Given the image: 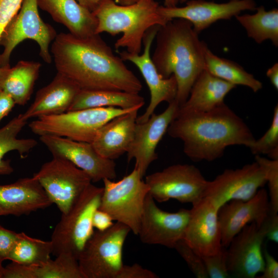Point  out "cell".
<instances>
[{"label": "cell", "instance_id": "cell-1", "mask_svg": "<svg viewBox=\"0 0 278 278\" xmlns=\"http://www.w3.org/2000/svg\"><path fill=\"white\" fill-rule=\"evenodd\" d=\"M51 53L59 73L81 90H109L139 93L142 84L99 36L79 38L57 34Z\"/></svg>", "mask_w": 278, "mask_h": 278}, {"label": "cell", "instance_id": "cell-2", "mask_svg": "<svg viewBox=\"0 0 278 278\" xmlns=\"http://www.w3.org/2000/svg\"><path fill=\"white\" fill-rule=\"evenodd\" d=\"M167 132L183 142L184 153L193 161L215 160L227 147L249 148L255 140L244 121L224 102L207 112L177 116Z\"/></svg>", "mask_w": 278, "mask_h": 278}, {"label": "cell", "instance_id": "cell-3", "mask_svg": "<svg viewBox=\"0 0 278 278\" xmlns=\"http://www.w3.org/2000/svg\"><path fill=\"white\" fill-rule=\"evenodd\" d=\"M198 34L187 20L174 19L160 26L155 37L151 59L163 77L175 76V100L179 107L186 101L194 83L205 69L207 46Z\"/></svg>", "mask_w": 278, "mask_h": 278}, {"label": "cell", "instance_id": "cell-4", "mask_svg": "<svg viewBox=\"0 0 278 278\" xmlns=\"http://www.w3.org/2000/svg\"><path fill=\"white\" fill-rule=\"evenodd\" d=\"M159 6L155 0H138L127 5L102 0L92 11L97 20L95 33L107 32L114 36L122 33L114 44L115 48H126L128 53L140 54L146 31L169 21L159 13Z\"/></svg>", "mask_w": 278, "mask_h": 278}, {"label": "cell", "instance_id": "cell-5", "mask_svg": "<svg viewBox=\"0 0 278 278\" xmlns=\"http://www.w3.org/2000/svg\"><path fill=\"white\" fill-rule=\"evenodd\" d=\"M103 187L90 184L55 226L50 241L52 254L73 255L77 260L94 232L92 218L98 208Z\"/></svg>", "mask_w": 278, "mask_h": 278}, {"label": "cell", "instance_id": "cell-6", "mask_svg": "<svg viewBox=\"0 0 278 278\" xmlns=\"http://www.w3.org/2000/svg\"><path fill=\"white\" fill-rule=\"evenodd\" d=\"M136 108L117 107L88 108L38 117L28 125L40 136L53 135L91 143L99 129L108 121Z\"/></svg>", "mask_w": 278, "mask_h": 278}, {"label": "cell", "instance_id": "cell-7", "mask_svg": "<svg viewBox=\"0 0 278 278\" xmlns=\"http://www.w3.org/2000/svg\"><path fill=\"white\" fill-rule=\"evenodd\" d=\"M130 231L116 222L108 229L94 231L78 259L83 278H116L124 265L123 246Z\"/></svg>", "mask_w": 278, "mask_h": 278}, {"label": "cell", "instance_id": "cell-8", "mask_svg": "<svg viewBox=\"0 0 278 278\" xmlns=\"http://www.w3.org/2000/svg\"><path fill=\"white\" fill-rule=\"evenodd\" d=\"M142 179L134 167L130 173L118 181L103 179L104 186L98 207L113 220L126 225L137 235L144 200L149 190Z\"/></svg>", "mask_w": 278, "mask_h": 278}, {"label": "cell", "instance_id": "cell-9", "mask_svg": "<svg viewBox=\"0 0 278 278\" xmlns=\"http://www.w3.org/2000/svg\"><path fill=\"white\" fill-rule=\"evenodd\" d=\"M38 7L37 0H23L19 11L5 28L0 38V44L4 47L0 55V66H10L13 50L26 39L36 41L41 57L46 63H51L49 45L57 34L50 25L42 20Z\"/></svg>", "mask_w": 278, "mask_h": 278}, {"label": "cell", "instance_id": "cell-10", "mask_svg": "<svg viewBox=\"0 0 278 278\" xmlns=\"http://www.w3.org/2000/svg\"><path fill=\"white\" fill-rule=\"evenodd\" d=\"M145 181L155 201L173 199L192 205L204 198L207 182L197 167L187 164L169 166L147 176Z\"/></svg>", "mask_w": 278, "mask_h": 278}, {"label": "cell", "instance_id": "cell-11", "mask_svg": "<svg viewBox=\"0 0 278 278\" xmlns=\"http://www.w3.org/2000/svg\"><path fill=\"white\" fill-rule=\"evenodd\" d=\"M33 177L62 214L69 210L92 182L84 171L68 160L57 157L43 164Z\"/></svg>", "mask_w": 278, "mask_h": 278}, {"label": "cell", "instance_id": "cell-12", "mask_svg": "<svg viewBox=\"0 0 278 278\" xmlns=\"http://www.w3.org/2000/svg\"><path fill=\"white\" fill-rule=\"evenodd\" d=\"M267 218L261 225L245 226L227 249V264L231 277L254 278L264 268L262 247L267 233Z\"/></svg>", "mask_w": 278, "mask_h": 278}, {"label": "cell", "instance_id": "cell-13", "mask_svg": "<svg viewBox=\"0 0 278 278\" xmlns=\"http://www.w3.org/2000/svg\"><path fill=\"white\" fill-rule=\"evenodd\" d=\"M190 210L181 208L170 213L160 208L148 193L146 196L137 235L142 242L173 248L183 238Z\"/></svg>", "mask_w": 278, "mask_h": 278}, {"label": "cell", "instance_id": "cell-14", "mask_svg": "<svg viewBox=\"0 0 278 278\" xmlns=\"http://www.w3.org/2000/svg\"><path fill=\"white\" fill-rule=\"evenodd\" d=\"M264 172L255 161L241 168L227 169L212 181H207L204 197L219 208L232 200L247 201L266 184Z\"/></svg>", "mask_w": 278, "mask_h": 278}, {"label": "cell", "instance_id": "cell-15", "mask_svg": "<svg viewBox=\"0 0 278 278\" xmlns=\"http://www.w3.org/2000/svg\"><path fill=\"white\" fill-rule=\"evenodd\" d=\"M160 26H152L145 32L143 39L142 54H133L126 50L119 53L123 61H130L138 68L150 91V102L144 113L137 117V123L146 121L159 104L164 101L169 103L175 100L177 95V83L175 76L163 77L157 70L150 56L151 45Z\"/></svg>", "mask_w": 278, "mask_h": 278}, {"label": "cell", "instance_id": "cell-16", "mask_svg": "<svg viewBox=\"0 0 278 278\" xmlns=\"http://www.w3.org/2000/svg\"><path fill=\"white\" fill-rule=\"evenodd\" d=\"M39 138L53 157L68 160L86 173L92 182L116 178L114 161L100 155L91 143L53 135L40 136Z\"/></svg>", "mask_w": 278, "mask_h": 278}, {"label": "cell", "instance_id": "cell-17", "mask_svg": "<svg viewBox=\"0 0 278 278\" xmlns=\"http://www.w3.org/2000/svg\"><path fill=\"white\" fill-rule=\"evenodd\" d=\"M179 107L175 100L163 112L153 113L146 121L136 122L133 138L127 152V161L135 160L134 167L142 178L151 163L157 160V146L176 118Z\"/></svg>", "mask_w": 278, "mask_h": 278}, {"label": "cell", "instance_id": "cell-18", "mask_svg": "<svg viewBox=\"0 0 278 278\" xmlns=\"http://www.w3.org/2000/svg\"><path fill=\"white\" fill-rule=\"evenodd\" d=\"M256 8L254 0H231L224 3L192 0L187 2L183 7L160 5L159 12L168 21L174 19L187 20L199 34L219 20H229L243 11L254 10Z\"/></svg>", "mask_w": 278, "mask_h": 278}, {"label": "cell", "instance_id": "cell-19", "mask_svg": "<svg viewBox=\"0 0 278 278\" xmlns=\"http://www.w3.org/2000/svg\"><path fill=\"white\" fill-rule=\"evenodd\" d=\"M192 205L183 239L201 256L215 254L222 247L218 218L219 208L206 197Z\"/></svg>", "mask_w": 278, "mask_h": 278}, {"label": "cell", "instance_id": "cell-20", "mask_svg": "<svg viewBox=\"0 0 278 278\" xmlns=\"http://www.w3.org/2000/svg\"><path fill=\"white\" fill-rule=\"evenodd\" d=\"M271 212L269 196L263 187L247 200H232L218 210L221 246L227 248L232 239L247 224L261 225Z\"/></svg>", "mask_w": 278, "mask_h": 278}, {"label": "cell", "instance_id": "cell-21", "mask_svg": "<svg viewBox=\"0 0 278 278\" xmlns=\"http://www.w3.org/2000/svg\"><path fill=\"white\" fill-rule=\"evenodd\" d=\"M53 204L33 176L0 185V216L28 215Z\"/></svg>", "mask_w": 278, "mask_h": 278}, {"label": "cell", "instance_id": "cell-22", "mask_svg": "<svg viewBox=\"0 0 278 278\" xmlns=\"http://www.w3.org/2000/svg\"><path fill=\"white\" fill-rule=\"evenodd\" d=\"M139 109L117 116L99 129L91 144L100 155L114 160L127 153L133 138Z\"/></svg>", "mask_w": 278, "mask_h": 278}, {"label": "cell", "instance_id": "cell-23", "mask_svg": "<svg viewBox=\"0 0 278 278\" xmlns=\"http://www.w3.org/2000/svg\"><path fill=\"white\" fill-rule=\"evenodd\" d=\"M80 90L69 78L57 73L51 82L37 92L33 102L22 115L28 120L66 112Z\"/></svg>", "mask_w": 278, "mask_h": 278}, {"label": "cell", "instance_id": "cell-24", "mask_svg": "<svg viewBox=\"0 0 278 278\" xmlns=\"http://www.w3.org/2000/svg\"><path fill=\"white\" fill-rule=\"evenodd\" d=\"M236 86L204 69L194 83L186 101L179 107L177 116L212 110L223 103L225 96Z\"/></svg>", "mask_w": 278, "mask_h": 278}, {"label": "cell", "instance_id": "cell-25", "mask_svg": "<svg viewBox=\"0 0 278 278\" xmlns=\"http://www.w3.org/2000/svg\"><path fill=\"white\" fill-rule=\"evenodd\" d=\"M38 7L63 25L71 34L84 38L96 34L97 20L76 0H37Z\"/></svg>", "mask_w": 278, "mask_h": 278}, {"label": "cell", "instance_id": "cell-26", "mask_svg": "<svg viewBox=\"0 0 278 278\" xmlns=\"http://www.w3.org/2000/svg\"><path fill=\"white\" fill-rule=\"evenodd\" d=\"M56 257L37 265L12 262L4 267L2 278H83L78 261L73 255L62 253Z\"/></svg>", "mask_w": 278, "mask_h": 278}, {"label": "cell", "instance_id": "cell-27", "mask_svg": "<svg viewBox=\"0 0 278 278\" xmlns=\"http://www.w3.org/2000/svg\"><path fill=\"white\" fill-rule=\"evenodd\" d=\"M144 104V98L139 93L109 90H80L68 111L102 107L129 109L142 108Z\"/></svg>", "mask_w": 278, "mask_h": 278}, {"label": "cell", "instance_id": "cell-28", "mask_svg": "<svg viewBox=\"0 0 278 278\" xmlns=\"http://www.w3.org/2000/svg\"><path fill=\"white\" fill-rule=\"evenodd\" d=\"M41 67V64L38 62H18L11 68L2 90L12 98L15 104L25 105L32 94Z\"/></svg>", "mask_w": 278, "mask_h": 278}, {"label": "cell", "instance_id": "cell-29", "mask_svg": "<svg viewBox=\"0 0 278 278\" xmlns=\"http://www.w3.org/2000/svg\"><path fill=\"white\" fill-rule=\"evenodd\" d=\"M27 123V120L20 114L0 128V175H9L13 171L10 161L4 160L7 153L16 151L23 158L37 145L33 138L18 137Z\"/></svg>", "mask_w": 278, "mask_h": 278}, {"label": "cell", "instance_id": "cell-30", "mask_svg": "<svg viewBox=\"0 0 278 278\" xmlns=\"http://www.w3.org/2000/svg\"><path fill=\"white\" fill-rule=\"evenodd\" d=\"M205 69L212 75L235 85H244L254 92L262 89V83L246 71L239 64L219 57L207 47L205 50Z\"/></svg>", "mask_w": 278, "mask_h": 278}, {"label": "cell", "instance_id": "cell-31", "mask_svg": "<svg viewBox=\"0 0 278 278\" xmlns=\"http://www.w3.org/2000/svg\"><path fill=\"white\" fill-rule=\"evenodd\" d=\"M253 14L237 15L235 17L245 29L247 36L258 44L269 40L278 46V9L267 11L263 6L256 8Z\"/></svg>", "mask_w": 278, "mask_h": 278}, {"label": "cell", "instance_id": "cell-32", "mask_svg": "<svg viewBox=\"0 0 278 278\" xmlns=\"http://www.w3.org/2000/svg\"><path fill=\"white\" fill-rule=\"evenodd\" d=\"M52 252L50 240L33 238L21 232L19 233L18 239L7 260L22 265H37L50 259Z\"/></svg>", "mask_w": 278, "mask_h": 278}, {"label": "cell", "instance_id": "cell-33", "mask_svg": "<svg viewBox=\"0 0 278 278\" xmlns=\"http://www.w3.org/2000/svg\"><path fill=\"white\" fill-rule=\"evenodd\" d=\"M255 155L266 154L271 159L278 160V105L275 107L270 127L259 139L249 147Z\"/></svg>", "mask_w": 278, "mask_h": 278}, {"label": "cell", "instance_id": "cell-34", "mask_svg": "<svg viewBox=\"0 0 278 278\" xmlns=\"http://www.w3.org/2000/svg\"><path fill=\"white\" fill-rule=\"evenodd\" d=\"M255 161L263 169L269 188L271 212L278 213V160L255 155Z\"/></svg>", "mask_w": 278, "mask_h": 278}, {"label": "cell", "instance_id": "cell-35", "mask_svg": "<svg viewBox=\"0 0 278 278\" xmlns=\"http://www.w3.org/2000/svg\"><path fill=\"white\" fill-rule=\"evenodd\" d=\"M173 248L184 260L196 277H208L201 256L194 251L183 239L179 240Z\"/></svg>", "mask_w": 278, "mask_h": 278}, {"label": "cell", "instance_id": "cell-36", "mask_svg": "<svg viewBox=\"0 0 278 278\" xmlns=\"http://www.w3.org/2000/svg\"><path fill=\"white\" fill-rule=\"evenodd\" d=\"M201 257L208 277H231L227 268L226 248L222 247L216 254Z\"/></svg>", "mask_w": 278, "mask_h": 278}, {"label": "cell", "instance_id": "cell-37", "mask_svg": "<svg viewBox=\"0 0 278 278\" xmlns=\"http://www.w3.org/2000/svg\"><path fill=\"white\" fill-rule=\"evenodd\" d=\"M23 0H0V38L6 27L19 11Z\"/></svg>", "mask_w": 278, "mask_h": 278}, {"label": "cell", "instance_id": "cell-38", "mask_svg": "<svg viewBox=\"0 0 278 278\" xmlns=\"http://www.w3.org/2000/svg\"><path fill=\"white\" fill-rule=\"evenodd\" d=\"M155 273L135 263L131 266L123 265L116 278H158Z\"/></svg>", "mask_w": 278, "mask_h": 278}, {"label": "cell", "instance_id": "cell-39", "mask_svg": "<svg viewBox=\"0 0 278 278\" xmlns=\"http://www.w3.org/2000/svg\"><path fill=\"white\" fill-rule=\"evenodd\" d=\"M18 235L19 233L0 225V257L3 261L8 259V255L18 239Z\"/></svg>", "mask_w": 278, "mask_h": 278}, {"label": "cell", "instance_id": "cell-40", "mask_svg": "<svg viewBox=\"0 0 278 278\" xmlns=\"http://www.w3.org/2000/svg\"><path fill=\"white\" fill-rule=\"evenodd\" d=\"M264 268L262 274L258 278H277L278 262L265 249L263 251Z\"/></svg>", "mask_w": 278, "mask_h": 278}, {"label": "cell", "instance_id": "cell-41", "mask_svg": "<svg viewBox=\"0 0 278 278\" xmlns=\"http://www.w3.org/2000/svg\"><path fill=\"white\" fill-rule=\"evenodd\" d=\"M113 221L108 214L97 208L93 216L92 224L93 228H96L97 230L103 231L114 224Z\"/></svg>", "mask_w": 278, "mask_h": 278}, {"label": "cell", "instance_id": "cell-42", "mask_svg": "<svg viewBox=\"0 0 278 278\" xmlns=\"http://www.w3.org/2000/svg\"><path fill=\"white\" fill-rule=\"evenodd\" d=\"M266 238L276 244L278 242V215L270 212L267 218Z\"/></svg>", "mask_w": 278, "mask_h": 278}, {"label": "cell", "instance_id": "cell-43", "mask_svg": "<svg viewBox=\"0 0 278 278\" xmlns=\"http://www.w3.org/2000/svg\"><path fill=\"white\" fill-rule=\"evenodd\" d=\"M12 98L3 90L0 92V121L6 116L14 107Z\"/></svg>", "mask_w": 278, "mask_h": 278}, {"label": "cell", "instance_id": "cell-44", "mask_svg": "<svg viewBox=\"0 0 278 278\" xmlns=\"http://www.w3.org/2000/svg\"><path fill=\"white\" fill-rule=\"evenodd\" d=\"M267 76L269 78L271 83L274 88L278 90V63H275L270 67L266 72Z\"/></svg>", "mask_w": 278, "mask_h": 278}, {"label": "cell", "instance_id": "cell-45", "mask_svg": "<svg viewBox=\"0 0 278 278\" xmlns=\"http://www.w3.org/2000/svg\"><path fill=\"white\" fill-rule=\"evenodd\" d=\"M138 0H116L117 2L121 5H127L133 4ZM164 6L172 7L178 6L180 0H164Z\"/></svg>", "mask_w": 278, "mask_h": 278}, {"label": "cell", "instance_id": "cell-46", "mask_svg": "<svg viewBox=\"0 0 278 278\" xmlns=\"http://www.w3.org/2000/svg\"><path fill=\"white\" fill-rule=\"evenodd\" d=\"M81 5L93 11L102 0H76Z\"/></svg>", "mask_w": 278, "mask_h": 278}, {"label": "cell", "instance_id": "cell-47", "mask_svg": "<svg viewBox=\"0 0 278 278\" xmlns=\"http://www.w3.org/2000/svg\"><path fill=\"white\" fill-rule=\"evenodd\" d=\"M10 69L11 67L10 66H0V92L2 91L3 84L10 71Z\"/></svg>", "mask_w": 278, "mask_h": 278}, {"label": "cell", "instance_id": "cell-48", "mask_svg": "<svg viewBox=\"0 0 278 278\" xmlns=\"http://www.w3.org/2000/svg\"><path fill=\"white\" fill-rule=\"evenodd\" d=\"M3 260L0 257V278H2L3 273L4 267L2 265Z\"/></svg>", "mask_w": 278, "mask_h": 278}, {"label": "cell", "instance_id": "cell-49", "mask_svg": "<svg viewBox=\"0 0 278 278\" xmlns=\"http://www.w3.org/2000/svg\"><path fill=\"white\" fill-rule=\"evenodd\" d=\"M187 0H180V3H185L186 2H187Z\"/></svg>", "mask_w": 278, "mask_h": 278}]
</instances>
